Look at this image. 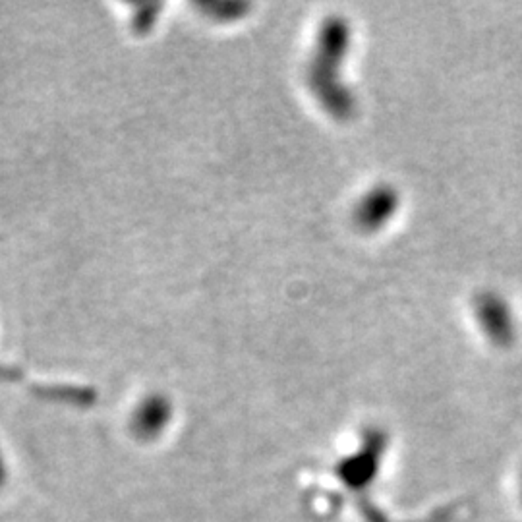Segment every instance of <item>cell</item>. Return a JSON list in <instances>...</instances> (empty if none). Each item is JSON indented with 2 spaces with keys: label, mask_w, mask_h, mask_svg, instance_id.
<instances>
[{
  "label": "cell",
  "mask_w": 522,
  "mask_h": 522,
  "mask_svg": "<svg viewBox=\"0 0 522 522\" xmlns=\"http://www.w3.org/2000/svg\"><path fill=\"white\" fill-rule=\"evenodd\" d=\"M480 310H482V321H484L488 333L495 339V343L509 345L515 337V329H513V319H511L505 302H501L495 296H488L482 300Z\"/></svg>",
  "instance_id": "6da1fadb"
},
{
  "label": "cell",
  "mask_w": 522,
  "mask_h": 522,
  "mask_svg": "<svg viewBox=\"0 0 522 522\" xmlns=\"http://www.w3.org/2000/svg\"><path fill=\"white\" fill-rule=\"evenodd\" d=\"M4 478H6V470H4V463H2V457H0V486L4 484Z\"/></svg>",
  "instance_id": "7a4b0ae2"
}]
</instances>
